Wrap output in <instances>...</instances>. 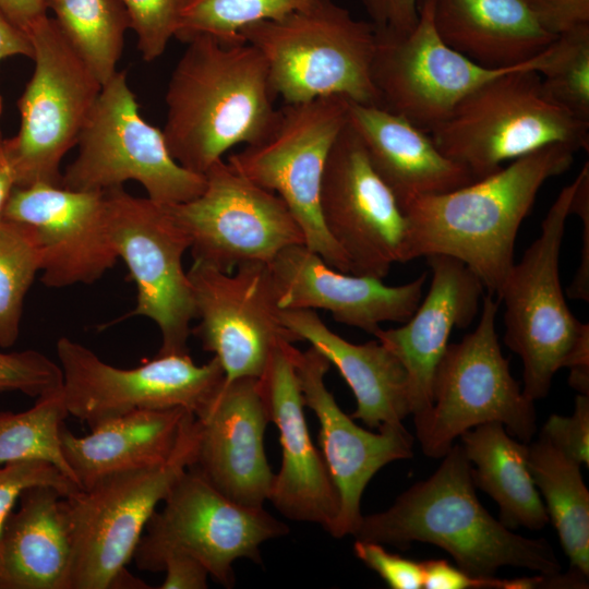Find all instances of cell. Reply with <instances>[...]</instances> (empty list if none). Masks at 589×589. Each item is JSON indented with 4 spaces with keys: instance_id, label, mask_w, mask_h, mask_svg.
Returning <instances> with one entry per match:
<instances>
[{
    "instance_id": "obj_1",
    "label": "cell",
    "mask_w": 589,
    "mask_h": 589,
    "mask_svg": "<svg viewBox=\"0 0 589 589\" xmlns=\"http://www.w3.org/2000/svg\"><path fill=\"white\" fill-rule=\"evenodd\" d=\"M577 152L565 144L549 145L461 188L413 199L401 207L405 263L431 255L454 257L497 296L515 263L518 229L538 192L570 168Z\"/></svg>"
},
{
    "instance_id": "obj_2",
    "label": "cell",
    "mask_w": 589,
    "mask_h": 589,
    "mask_svg": "<svg viewBox=\"0 0 589 589\" xmlns=\"http://www.w3.org/2000/svg\"><path fill=\"white\" fill-rule=\"evenodd\" d=\"M166 92L167 147L185 169L204 175L230 148L254 145L274 130L279 109L266 62L252 45L209 35L187 41Z\"/></svg>"
},
{
    "instance_id": "obj_3",
    "label": "cell",
    "mask_w": 589,
    "mask_h": 589,
    "mask_svg": "<svg viewBox=\"0 0 589 589\" xmlns=\"http://www.w3.org/2000/svg\"><path fill=\"white\" fill-rule=\"evenodd\" d=\"M428 479L401 493L384 512L361 517L356 540L406 549L425 542L448 552L457 566L480 577L498 568H528L543 575L560 573L561 564L545 539L512 531L479 502L471 464L460 445H453Z\"/></svg>"
},
{
    "instance_id": "obj_4",
    "label": "cell",
    "mask_w": 589,
    "mask_h": 589,
    "mask_svg": "<svg viewBox=\"0 0 589 589\" xmlns=\"http://www.w3.org/2000/svg\"><path fill=\"white\" fill-rule=\"evenodd\" d=\"M536 63L501 74L466 96L429 134L437 148L484 178L522 156L553 144L589 146V121L555 103L543 89Z\"/></svg>"
},
{
    "instance_id": "obj_5",
    "label": "cell",
    "mask_w": 589,
    "mask_h": 589,
    "mask_svg": "<svg viewBox=\"0 0 589 589\" xmlns=\"http://www.w3.org/2000/svg\"><path fill=\"white\" fill-rule=\"evenodd\" d=\"M239 35L261 52L272 91L286 104L339 96L381 107L372 80L375 29L333 0L251 24Z\"/></svg>"
},
{
    "instance_id": "obj_6",
    "label": "cell",
    "mask_w": 589,
    "mask_h": 589,
    "mask_svg": "<svg viewBox=\"0 0 589 589\" xmlns=\"http://www.w3.org/2000/svg\"><path fill=\"white\" fill-rule=\"evenodd\" d=\"M199 437L197 419L189 411L166 460L106 474L64 496L72 542L70 589H110L156 506L194 462Z\"/></svg>"
},
{
    "instance_id": "obj_7",
    "label": "cell",
    "mask_w": 589,
    "mask_h": 589,
    "mask_svg": "<svg viewBox=\"0 0 589 589\" xmlns=\"http://www.w3.org/2000/svg\"><path fill=\"white\" fill-rule=\"evenodd\" d=\"M476 328L448 344L433 376L432 406L414 419L425 456L442 458L455 438L488 422H500L512 436L529 442L536 430L533 400L512 376L495 329L500 301L483 297Z\"/></svg>"
},
{
    "instance_id": "obj_8",
    "label": "cell",
    "mask_w": 589,
    "mask_h": 589,
    "mask_svg": "<svg viewBox=\"0 0 589 589\" xmlns=\"http://www.w3.org/2000/svg\"><path fill=\"white\" fill-rule=\"evenodd\" d=\"M576 184L575 178L561 190L540 236L514 263L497 293L505 306L504 342L520 358L522 390L533 401L549 394L554 374L589 339V325L568 309L560 280L561 247Z\"/></svg>"
},
{
    "instance_id": "obj_9",
    "label": "cell",
    "mask_w": 589,
    "mask_h": 589,
    "mask_svg": "<svg viewBox=\"0 0 589 589\" xmlns=\"http://www.w3.org/2000/svg\"><path fill=\"white\" fill-rule=\"evenodd\" d=\"M34 73L19 99L17 134L2 140L15 187L61 185V161L77 145L101 91V83L46 15L27 33Z\"/></svg>"
},
{
    "instance_id": "obj_10",
    "label": "cell",
    "mask_w": 589,
    "mask_h": 589,
    "mask_svg": "<svg viewBox=\"0 0 589 589\" xmlns=\"http://www.w3.org/2000/svg\"><path fill=\"white\" fill-rule=\"evenodd\" d=\"M77 146L62 173L67 189L104 192L133 180L148 199L168 206L193 200L205 188V176L176 161L163 131L142 118L123 71L103 85Z\"/></svg>"
},
{
    "instance_id": "obj_11",
    "label": "cell",
    "mask_w": 589,
    "mask_h": 589,
    "mask_svg": "<svg viewBox=\"0 0 589 589\" xmlns=\"http://www.w3.org/2000/svg\"><path fill=\"white\" fill-rule=\"evenodd\" d=\"M148 519L132 558L141 570L160 572L172 554L201 562L219 585L235 586L233 563L262 562L261 545L287 534L288 527L263 507L240 505L188 468Z\"/></svg>"
},
{
    "instance_id": "obj_12",
    "label": "cell",
    "mask_w": 589,
    "mask_h": 589,
    "mask_svg": "<svg viewBox=\"0 0 589 589\" xmlns=\"http://www.w3.org/2000/svg\"><path fill=\"white\" fill-rule=\"evenodd\" d=\"M347 121L348 100L339 96L286 104L265 140L247 145L227 161L276 193L300 226L304 245L342 273H349V263L323 224L320 195L328 154Z\"/></svg>"
},
{
    "instance_id": "obj_13",
    "label": "cell",
    "mask_w": 589,
    "mask_h": 589,
    "mask_svg": "<svg viewBox=\"0 0 589 589\" xmlns=\"http://www.w3.org/2000/svg\"><path fill=\"white\" fill-rule=\"evenodd\" d=\"M107 226L118 259L135 283V309L125 314L151 318L159 328L158 354L189 353L190 323L196 318L193 289L182 256L187 232L166 205L117 187L104 191Z\"/></svg>"
},
{
    "instance_id": "obj_14",
    "label": "cell",
    "mask_w": 589,
    "mask_h": 589,
    "mask_svg": "<svg viewBox=\"0 0 589 589\" xmlns=\"http://www.w3.org/2000/svg\"><path fill=\"white\" fill-rule=\"evenodd\" d=\"M56 351L68 413L91 429L137 410L179 407L195 413L225 380L216 357L197 365L189 353L157 354L120 369L68 337L57 341Z\"/></svg>"
},
{
    "instance_id": "obj_15",
    "label": "cell",
    "mask_w": 589,
    "mask_h": 589,
    "mask_svg": "<svg viewBox=\"0 0 589 589\" xmlns=\"http://www.w3.org/2000/svg\"><path fill=\"white\" fill-rule=\"evenodd\" d=\"M203 192L166 205L187 232L194 261L230 273L239 265L271 263L284 249L304 244L286 203L248 180L223 159L211 166Z\"/></svg>"
},
{
    "instance_id": "obj_16",
    "label": "cell",
    "mask_w": 589,
    "mask_h": 589,
    "mask_svg": "<svg viewBox=\"0 0 589 589\" xmlns=\"http://www.w3.org/2000/svg\"><path fill=\"white\" fill-rule=\"evenodd\" d=\"M418 22L405 34L376 33L372 80L381 107L430 133L471 92L501 74L536 63L540 57L505 69L482 67L443 41L430 0H418Z\"/></svg>"
},
{
    "instance_id": "obj_17",
    "label": "cell",
    "mask_w": 589,
    "mask_h": 589,
    "mask_svg": "<svg viewBox=\"0 0 589 589\" xmlns=\"http://www.w3.org/2000/svg\"><path fill=\"white\" fill-rule=\"evenodd\" d=\"M320 208L350 274L383 279L394 264L405 263V215L348 121L326 160Z\"/></svg>"
},
{
    "instance_id": "obj_18",
    "label": "cell",
    "mask_w": 589,
    "mask_h": 589,
    "mask_svg": "<svg viewBox=\"0 0 589 589\" xmlns=\"http://www.w3.org/2000/svg\"><path fill=\"white\" fill-rule=\"evenodd\" d=\"M188 276L200 318L193 334L218 359L225 380L257 378L280 340L297 341L280 321L268 263H247L227 273L194 261Z\"/></svg>"
},
{
    "instance_id": "obj_19",
    "label": "cell",
    "mask_w": 589,
    "mask_h": 589,
    "mask_svg": "<svg viewBox=\"0 0 589 589\" xmlns=\"http://www.w3.org/2000/svg\"><path fill=\"white\" fill-rule=\"evenodd\" d=\"M1 218L32 230L46 287L93 284L118 260L108 231L104 192L47 183L14 187Z\"/></svg>"
},
{
    "instance_id": "obj_20",
    "label": "cell",
    "mask_w": 589,
    "mask_h": 589,
    "mask_svg": "<svg viewBox=\"0 0 589 589\" xmlns=\"http://www.w3.org/2000/svg\"><path fill=\"white\" fill-rule=\"evenodd\" d=\"M290 353L304 405L320 423L321 452L338 494V515L329 533L342 538L360 522V502L370 480L389 462L412 457L413 437L401 422L383 424L377 433L357 425L325 385L329 361L312 346L305 351L291 346Z\"/></svg>"
},
{
    "instance_id": "obj_21",
    "label": "cell",
    "mask_w": 589,
    "mask_h": 589,
    "mask_svg": "<svg viewBox=\"0 0 589 589\" xmlns=\"http://www.w3.org/2000/svg\"><path fill=\"white\" fill-rule=\"evenodd\" d=\"M194 416L200 437L189 468L229 500L263 507L275 473L264 449L269 419L257 378L224 380Z\"/></svg>"
},
{
    "instance_id": "obj_22",
    "label": "cell",
    "mask_w": 589,
    "mask_h": 589,
    "mask_svg": "<svg viewBox=\"0 0 589 589\" xmlns=\"http://www.w3.org/2000/svg\"><path fill=\"white\" fill-rule=\"evenodd\" d=\"M291 346L280 340L257 377L281 446V466L274 477L269 501L288 519L318 524L330 532L338 515V494L322 452L309 433Z\"/></svg>"
},
{
    "instance_id": "obj_23",
    "label": "cell",
    "mask_w": 589,
    "mask_h": 589,
    "mask_svg": "<svg viewBox=\"0 0 589 589\" xmlns=\"http://www.w3.org/2000/svg\"><path fill=\"white\" fill-rule=\"evenodd\" d=\"M280 310L328 311L341 324L374 334L385 322H406L418 308L426 273L398 286L339 272L304 244L281 250L269 263Z\"/></svg>"
},
{
    "instance_id": "obj_24",
    "label": "cell",
    "mask_w": 589,
    "mask_h": 589,
    "mask_svg": "<svg viewBox=\"0 0 589 589\" xmlns=\"http://www.w3.org/2000/svg\"><path fill=\"white\" fill-rule=\"evenodd\" d=\"M432 272L426 296L397 328H378L373 336L402 364L408 380L410 414L432 406L435 369L454 328L468 327L480 311L484 287L460 261L447 255L425 257Z\"/></svg>"
},
{
    "instance_id": "obj_25",
    "label": "cell",
    "mask_w": 589,
    "mask_h": 589,
    "mask_svg": "<svg viewBox=\"0 0 589 589\" xmlns=\"http://www.w3.org/2000/svg\"><path fill=\"white\" fill-rule=\"evenodd\" d=\"M348 122L400 208L416 197L448 192L476 180L445 156L428 132L383 107L348 101Z\"/></svg>"
},
{
    "instance_id": "obj_26",
    "label": "cell",
    "mask_w": 589,
    "mask_h": 589,
    "mask_svg": "<svg viewBox=\"0 0 589 589\" xmlns=\"http://www.w3.org/2000/svg\"><path fill=\"white\" fill-rule=\"evenodd\" d=\"M279 316L297 341L310 342L337 368L357 401L352 419L378 429L410 414L406 371L382 342L352 344L332 332L314 310H280Z\"/></svg>"
},
{
    "instance_id": "obj_27",
    "label": "cell",
    "mask_w": 589,
    "mask_h": 589,
    "mask_svg": "<svg viewBox=\"0 0 589 589\" xmlns=\"http://www.w3.org/2000/svg\"><path fill=\"white\" fill-rule=\"evenodd\" d=\"M0 541V589H70L72 542L64 496L53 486L22 492Z\"/></svg>"
},
{
    "instance_id": "obj_28",
    "label": "cell",
    "mask_w": 589,
    "mask_h": 589,
    "mask_svg": "<svg viewBox=\"0 0 589 589\" xmlns=\"http://www.w3.org/2000/svg\"><path fill=\"white\" fill-rule=\"evenodd\" d=\"M436 32L450 48L490 69L526 63L556 38L525 0H430Z\"/></svg>"
},
{
    "instance_id": "obj_29",
    "label": "cell",
    "mask_w": 589,
    "mask_h": 589,
    "mask_svg": "<svg viewBox=\"0 0 589 589\" xmlns=\"http://www.w3.org/2000/svg\"><path fill=\"white\" fill-rule=\"evenodd\" d=\"M190 410H137L107 421L84 436L63 425L61 450L80 489L118 471L144 468L166 460Z\"/></svg>"
},
{
    "instance_id": "obj_30",
    "label": "cell",
    "mask_w": 589,
    "mask_h": 589,
    "mask_svg": "<svg viewBox=\"0 0 589 589\" xmlns=\"http://www.w3.org/2000/svg\"><path fill=\"white\" fill-rule=\"evenodd\" d=\"M474 485L500 506L509 529L543 528L549 516L528 466V445L517 442L500 422L474 426L460 435Z\"/></svg>"
},
{
    "instance_id": "obj_31",
    "label": "cell",
    "mask_w": 589,
    "mask_h": 589,
    "mask_svg": "<svg viewBox=\"0 0 589 589\" xmlns=\"http://www.w3.org/2000/svg\"><path fill=\"white\" fill-rule=\"evenodd\" d=\"M528 466L572 570L589 576V492L580 465L539 437L528 445Z\"/></svg>"
},
{
    "instance_id": "obj_32",
    "label": "cell",
    "mask_w": 589,
    "mask_h": 589,
    "mask_svg": "<svg viewBox=\"0 0 589 589\" xmlns=\"http://www.w3.org/2000/svg\"><path fill=\"white\" fill-rule=\"evenodd\" d=\"M60 31L101 85L117 72L130 28L121 0H46Z\"/></svg>"
},
{
    "instance_id": "obj_33",
    "label": "cell",
    "mask_w": 589,
    "mask_h": 589,
    "mask_svg": "<svg viewBox=\"0 0 589 589\" xmlns=\"http://www.w3.org/2000/svg\"><path fill=\"white\" fill-rule=\"evenodd\" d=\"M68 414L61 389L38 397L27 410L0 411V466L20 460H46L76 483L60 443Z\"/></svg>"
},
{
    "instance_id": "obj_34",
    "label": "cell",
    "mask_w": 589,
    "mask_h": 589,
    "mask_svg": "<svg viewBox=\"0 0 589 589\" xmlns=\"http://www.w3.org/2000/svg\"><path fill=\"white\" fill-rule=\"evenodd\" d=\"M325 0H185L175 37L187 43L209 35L223 44L243 41L245 26L283 19Z\"/></svg>"
},
{
    "instance_id": "obj_35",
    "label": "cell",
    "mask_w": 589,
    "mask_h": 589,
    "mask_svg": "<svg viewBox=\"0 0 589 589\" xmlns=\"http://www.w3.org/2000/svg\"><path fill=\"white\" fill-rule=\"evenodd\" d=\"M40 253L24 224L0 219V347L19 337L24 298L40 271Z\"/></svg>"
},
{
    "instance_id": "obj_36",
    "label": "cell",
    "mask_w": 589,
    "mask_h": 589,
    "mask_svg": "<svg viewBox=\"0 0 589 589\" xmlns=\"http://www.w3.org/2000/svg\"><path fill=\"white\" fill-rule=\"evenodd\" d=\"M537 72L555 103L589 121V24L557 35Z\"/></svg>"
},
{
    "instance_id": "obj_37",
    "label": "cell",
    "mask_w": 589,
    "mask_h": 589,
    "mask_svg": "<svg viewBox=\"0 0 589 589\" xmlns=\"http://www.w3.org/2000/svg\"><path fill=\"white\" fill-rule=\"evenodd\" d=\"M143 60L159 58L175 37L185 0H121Z\"/></svg>"
},
{
    "instance_id": "obj_38",
    "label": "cell",
    "mask_w": 589,
    "mask_h": 589,
    "mask_svg": "<svg viewBox=\"0 0 589 589\" xmlns=\"http://www.w3.org/2000/svg\"><path fill=\"white\" fill-rule=\"evenodd\" d=\"M62 387L60 365L39 351H0V393L20 392L40 397Z\"/></svg>"
},
{
    "instance_id": "obj_39",
    "label": "cell",
    "mask_w": 589,
    "mask_h": 589,
    "mask_svg": "<svg viewBox=\"0 0 589 589\" xmlns=\"http://www.w3.org/2000/svg\"><path fill=\"white\" fill-rule=\"evenodd\" d=\"M34 485H49L68 496L80 486L46 460H20L0 466V541L4 524L22 492Z\"/></svg>"
},
{
    "instance_id": "obj_40",
    "label": "cell",
    "mask_w": 589,
    "mask_h": 589,
    "mask_svg": "<svg viewBox=\"0 0 589 589\" xmlns=\"http://www.w3.org/2000/svg\"><path fill=\"white\" fill-rule=\"evenodd\" d=\"M578 465H589V395L577 394L572 416L552 414L540 436Z\"/></svg>"
},
{
    "instance_id": "obj_41",
    "label": "cell",
    "mask_w": 589,
    "mask_h": 589,
    "mask_svg": "<svg viewBox=\"0 0 589 589\" xmlns=\"http://www.w3.org/2000/svg\"><path fill=\"white\" fill-rule=\"evenodd\" d=\"M353 552L370 569L378 574L389 588H423L421 562L389 553L383 548V544L373 541L356 540Z\"/></svg>"
},
{
    "instance_id": "obj_42",
    "label": "cell",
    "mask_w": 589,
    "mask_h": 589,
    "mask_svg": "<svg viewBox=\"0 0 589 589\" xmlns=\"http://www.w3.org/2000/svg\"><path fill=\"white\" fill-rule=\"evenodd\" d=\"M577 184L570 203V214L582 221V248L580 264L567 289L572 299L589 301V163L587 161L576 177Z\"/></svg>"
},
{
    "instance_id": "obj_43",
    "label": "cell",
    "mask_w": 589,
    "mask_h": 589,
    "mask_svg": "<svg viewBox=\"0 0 589 589\" xmlns=\"http://www.w3.org/2000/svg\"><path fill=\"white\" fill-rule=\"evenodd\" d=\"M425 589H510V579L473 576L444 560L421 562Z\"/></svg>"
},
{
    "instance_id": "obj_44",
    "label": "cell",
    "mask_w": 589,
    "mask_h": 589,
    "mask_svg": "<svg viewBox=\"0 0 589 589\" xmlns=\"http://www.w3.org/2000/svg\"><path fill=\"white\" fill-rule=\"evenodd\" d=\"M539 24L557 36L589 24V0H525Z\"/></svg>"
},
{
    "instance_id": "obj_45",
    "label": "cell",
    "mask_w": 589,
    "mask_h": 589,
    "mask_svg": "<svg viewBox=\"0 0 589 589\" xmlns=\"http://www.w3.org/2000/svg\"><path fill=\"white\" fill-rule=\"evenodd\" d=\"M377 33L405 34L418 22V0H361Z\"/></svg>"
},
{
    "instance_id": "obj_46",
    "label": "cell",
    "mask_w": 589,
    "mask_h": 589,
    "mask_svg": "<svg viewBox=\"0 0 589 589\" xmlns=\"http://www.w3.org/2000/svg\"><path fill=\"white\" fill-rule=\"evenodd\" d=\"M166 573L160 589H205L209 574L206 567L192 556L172 554L168 556L163 568Z\"/></svg>"
},
{
    "instance_id": "obj_47",
    "label": "cell",
    "mask_w": 589,
    "mask_h": 589,
    "mask_svg": "<svg viewBox=\"0 0 589 589\" xmlns=\"http://www.w3.org/2000/svg\"><path fill=\"white\" fill-rule=\"evenodd\" d=\"M47 11L46 0H0V12L26 34Z\"/></svg>"
},
{
    "instance_id": "obj_48",
    "label": "cell",
    "mask_w": 589,
    "mask_h": 589,
    "mask_svg": "<svg viewBox=\"0 0 589 589\" xmlns=\"http://www.w3.org/2000/svg\"><path fill=\"white\" fill-rule=\"evenodd\" d=\"M19 55L33 59L32 41L26 33L13 25L0 12V61Z\"/></svg>"
},
{
    "instance_id": "obj_49",
    "label": "cell",
    "mask_w": 589,
    "mask_h": 589,
    "mask_svg": "<svg viewBox=\"0 0 589 589\" xmlns=\"http://www.w3.org/2000/svg\"><path fill=\"white\" fill-rule=\"evenodd\" d=\"M15 187V177L13 169L7 158L2 146L0 145V219L5 203Z\"/></svg>"
},
{
    "instance_id": "obj_50",
    "label": "cell",
    "mask_w": 589,
    "mask_h": 589,
    "mask_svg": "<svg viewBox=\"0 0 589 589\" xmlns=\"http://www.w3.org/2000/svg\"><path fill=\"white\" fill-rule=\"evenodd\" d=\"M1 109H2V106H1V98H0V113H1ZM0 139H1V135H0Z\"/></svg>"
},
{
    "instance_id": "obj_51",
    "label": "cell",
    "mask_w": 589,
    "mask_h": 589,
    "mask_svg": "<svg viewBox=\"0 0 589 589\" xmlns=\"http://www.w3.org/2000/svg\"><path fill=\"white\" fill-rule=\"evenodd\" d=\"M1 143H2V139H0V145H1Z\"/></svg>"
}]
</instances>
